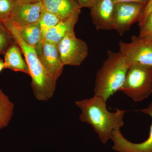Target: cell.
Masks as SVG:
<instances>
[{"mask_svg": "<svg viewBox=\"0 0 152 152\" xmlns=\"http://www.w3.org/2000/svg\"><path fill=\"white\" fill-rule=\"evenodd\" d=\"M60 58L64 66H78L88 54L86 42L76 37L75 31L69 33L57 45Z\"/></svg>", "mask_w": 152, "mask_h": 152, "instance_id": "cell-6", "label": "cell"}, {"mask_svg": "<svg viewBox=\"0 0 152 152\" xmlns=\"http://www.w3.org/2000/svg\"><path fill=\"white\" fill-rule=\"evenodd\" d=\"M138 111L149 116L152 120V101L146 108ZM111 140L114 143L112 149L117 152H152V122L148 137L143 142L135 143L130 142L124 137L120 129L114 131Z\"/></svg>", "mask_w": 152, "mask_h": 152, "instance_id": "cell-10", "label": "cell"}, {"mask_svg": "<svg viewBox=\"0 0 152 152\" xmlns=\"http://www.w3.org/2000/svg\"><path fill=\"white\" fill-rule=\"evenodd\" d=\"M152 12V0H149L148 2L144 7L142 11L141 15L140 16L138 20L139 27H141L144 23H145L146 19L149 15Z\"/></svg>", "mask_w": 152, "mask_h": 152, "instance_id": "cell-21", "label": "cell"}, {"mask_svg": "<svg viewBox=\"0 0 152 152\" xmlns=\"http://www.w3.org/2000/svg\"><path fill=\"white\" fill-rule=\"evenodd\" d=\"M129 66L121 52L108 51L107 58L97 73L94 96L107 102L122 86Z\"/></svg>", "mask_w": 152, "mask_h": 152, "instance_id": "cell-3", "label": "cell"}, {"mask_svg": "<svg viewBox=\"0 0 152 152\" xmlns=\"http://www.w3.org/2000/svg\"><path fill=\"white\" fill-rule=\"evenodd\" d=\"M61 20V19L55 14L44 9L39 21L42 32L43 41L44 40L46 33L50 29L56 26Z\"/></svg>", "mask_w": 152, "mask_h": 152, "instance_id": "cell-17", "label": "cell"}, {"mask_svg": "<svg viewBox=\"0 0 152 152\" xmlns=\"http://www.w3.org/2000/svg\"><path fill=\"white\" fill-rule=\"evenodd\" d=\"M145 6L139 3L123 2L115 4L114 29L122 36L129 30L131 26L138 21Z\"/></svg>", "mask_w": 152, "mask_h": 152, "instance_id": "cell-7", "label": "cell"}, {"mask_svg": "<svg viewBox=\"0 0 152 152\" xmlns=\"http://www.w3.org/2000/svg\"><path fill=\"white\" fill-rule=\"evenodd\" d=\"M149 1V0H114L115 4L123 2L134 3L143 4L145 5Z\"/></svg>", "mask_w": 152, "mask_h": 152, "instance_id": "cell-23", "label": "cell"}, {"mask_svg": "<svg viewBox=\"0 0 152 152\" xmlns=\"http://www.w3.org/2000/svg\"><path fill=\"white\" fill-rule=\"evenodd\" d=\"M2 22L12 36L15 42L20 48L24 56L32 79L31 86L34 96L38 100L48 101L54 94L56 82L42 64L35 49L24 42L8 20Z\"/></svg>", "mask_w": 152, "mask_h": 152, "instance_id": "cell-2", "label": "cell"}, {"mask_svg": "<svg viewBox=\"0 0 152 152\" xmlns=\"http://www.w3.org/2000/svg\"><path fill=\"white\" fill-rule=\"evenodd\" d=\"M36 50L42 65L57 82L64 66L60 58L57 45L44 40Z\"/></svg>", "mask_w": 152, "mask_h": 152, "instance_id": "cell-9", "label": "cell"}, {"mask_svg": "<svg viewBox=\"0 0 152 152\" xmlns=\"http://www.w3.org/2000/svg\"><path fill=\"white\" fill-rule=\"evenodd\" d=\"M15 105L0 89V129L7 127L14 114Z\"/></svg>", "mask_w": 152, "mask_h": 152, "instance_id": "cell-16", "label": "cell"}, {"mask_svg": "<svg viewBox=\"0 0 152 152\" xmlns=\"http://www.w3.org/2000/svg\"><path fill=\"white\" fill-rule=\"evenodd\" d=\"M10 23L16 30L20 37L25 42L35 50L37 48L43 41L39 22L20 27L16 26L10 22Z\"/></svg>", "mask_w": 152, "mask_h": 152, "instance_id": "cell-15", "label": "cell"}, {"mask_svg": "<svg viewBox=\"0 0 152 152\" xmlns=\"http://www.w3.org/2000/svg\"><path fill=\"white\" fill-rule=\"evenodd\" d=\"M81 8L91 9L99 0H75Z\"/></svg>", "mask_w": 152, "mask_h": 152, "instance_id": "cell-22", "label": "cell"}, {"mask_svg": "<svg viewBox=\"0 0 152 152\" xmlns=\"http://www.w3.org/2000/svg\"><path fill=\"white\" fill-rule=\"evenodd\" d=\"M44 9L61 19L71 16L82 8L75 0H41Z\"/></svg>", "mask_w": 152, "mask_h": 152, "instance_id": "cell-13", "label": "cell"}, {"mask_svg": "<svg viewBox=\"0 0 152 152\" xmlns=\"http://www.w3.org/2000/svg\"><path fill=\"white\" fill-rule=\"evenodd\" d=\"M13 0H0V20H7L10 17L13 8Z\"/></svg>", "mask_w": 152, "mask_h": 152, "instance_id": "cell-19", "label": "cell"}, {"mask_svg": "<svg viewBox=\"0 0 152 152\" xmlns=\"http://www.w3.org/2000/svg\"><path fill=\"white\" fill-rule=\"evenodd\" d=\"M135 102L148 99L152 94V66L132 64L120 89Z\"/></svg>", "mask_w": 152, "mask_h": 152, "instance_id": "cell-4", "label": "cell"}, {"mask_svg": "<svg viewBox=\"0 0 152 152\" xmlns=\"http://www.w3.org/2000/svg\"><path fill=\"white\" fill-rule=\"evenodd\" d=\"M120 52L129 63L152 66V39L133 36L129 43L121 41Z\"/></svg>", "mask_w": 152, "mask_h": 152, "instance_id": "cell-5", "label": "cell"}, {"mask_svg": "<svg viewBox=\"0 0 152 152\" xmlns=\"http://www.w3.org/2000/svg\"><path fill=\"white\" fill-rule=\"evenodd\" d=\"M75 104L81 111L79 117L81 121L91 126L103 144L112 140L114 131L120 129L124 125L126 111L116 108L113 113L109 111L106 101L100 97L94 96L76 101Z\"/></svg>", "mask_w": 152, "mask_h": 152, "instance_id": "cell-1", "label": "cell"}, {"mask_svg": "<svg viewBox=\"0 0 152 152\" xmlns=\"http://www.w3.org/2000/svg\"><path fill=\"white\" fill-rule=\"evenodd\" d=\"M15 42L11 33L0 20V55L4 54Z\"/></svg>", "mask_w": 152, "mask_h": 152, "instance_id": "cell-18", "label": "cell"}, {"mask_svg": "<svg viewBox=\"0 0 152 152\" xmlns=\"http://www.w3.org/2000/svg\"><path fill=\"white\" fill-rule=\"evenodd\" d=\"M80 13L81 11H79L71 16L61 19L56 26L46 33L44 40L58 45L67 34L74 31Z\"/></svg>", "mask_w": 152, "mask_h": 152, "instance_id": "cell-12", "label": "cell"}, {"mask_svg": "<svg viewBox=\"0 0 152 152\" xmlns=\"http://www.w3.org/2000/svg\"><path fill=\"white\" fill-rule=\"evenodd\" d=\"M44 8L42 1L34 3L14 1L12 11L8 20L17 27L38 23Z\"/></svg>", "mask_w": 152, "mask_h": 152, "instance_id": "cell-8", "label": "cell"}, {"mask_svg": "<svg viewBox=\"0 0 152 152\" xmlns=\"http://www.w3.org/2000/svg\"><path fill=\"white\" fill-rule=\"evenodd\" d=\"M115 4L114 0H99L90 9L92 20L96 29H114Z\"/></svg>", "mask_w": 152, "mask_h": 152, "instance_id": "cell-11", "label": "cell"}, {"mask_svg": "<svg viewBox=\"0 0 152 152\" xmlns=\"http://www.w3.org/2000/svg\"><path fill=\"white\" fill-rule=\"evenodd\" d=\"M14 1L23 3H34L39 1L41 0H13Z\"/></svg>", "mask_w": 152, "mask_h": 152, "instance_id": "cell-24", "label": "cell"}, {"mask_svg": "<svg viewBox=\"0 0 152 152\" xmlns=\"http://www.w3.org/2000/svg\"><path fill=\"white\" fill-rule=\"evenodd\" d=\"M21 49L15 42L4 54L5 69L14 72H22L30 75L28 66L22 56Z\"/></svg>", "mask_w": 152, "mask_h": 152, "instance_id": "cell-14", "label": "cell"}, {"mask_svg": "<svg viewBox=\"0 0 152 152\" xmlns=\"http://www.w3.org/2000/svg\"><path fill=\"white\" fill-rule=\"evenodd\" d=\"M4 69H5L4 61L0 58V73L1 72V71H2Z\"/></svg>", "mask_w": 152, "mask_h": 152, "instance_id": "cell-25", "label": "cell"}, {"mask_svg": "<svg viewBox=\"0 0 152 152\" xmlns=\"http://www.w3.org/2000/svg\"><path fill=\"white\" fill-rule=\"evenodd\" d=\"M140 28V37L152 39V12Z\"/></svg>", "mask_w": 152, "mask_h": 152, "instance_id": "cell-20", "label": "cell"}]
</instances>
